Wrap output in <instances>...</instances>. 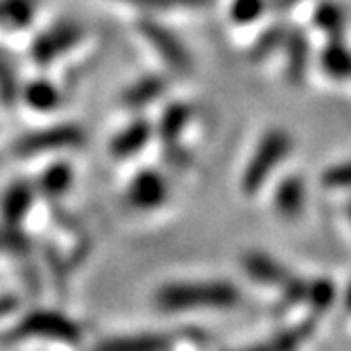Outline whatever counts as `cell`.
Masks as SVG:
<instances>
[{
    "label": "cell",
    "instance_id": "7402d4cb",
    "mask_svg": "<svg viewBox=\"0 0 351 351\" xmlns=\"http://www.w3.org/2000/svg\"><path fill=\"white\" fill-rule=\"evenodd\" d=\"M171 345L169 337L163 335H142V337H130V339H114V341H106L104 347L110 349H138V351H157V349H165Z\"/></svg>",
    "mask_w": 351,
    "mask_h": 351
},
{
    "label": "cell",
    "instance_id": "52a82bcc",
    "mask_svg": "<svg viewBox=\"0 0 351 351\" xmlns=\"http://www.w3.org/2000/svg\"><path fill=\"white\" fill-rule=\"evenodd\" d=\"M169 186L157 169H142L134 176L128 189L130 204L138 210H155L165 204Z\"/></svg>",
    "mask_w": 351,
    "mask_h": 351
},
{
    "label": "cell",
    "instance_id": "484cf974",
    "mask_svg": "<svg viewBox=\"0 0 351 351\" xmlns=\"http://www.w3.org/2000/svg\"><path fill=\"white\" fill-rule=\"evenodd\" d=\"M267 7V0H233L229 7V17L239 23V26H245V23L256 21Z\"/></svg>",
    "mask_w": 351,
    "mask_h": 351
},
{
    "label": "cell",
    "instance_id": "6da1fadb",
    "mask_svg": "<svg viewBox=\"0 0 351 351\" xmlns=\"http://www.w3.org/2000/svg\"><path fill=\"white\" fill-rule=\"evenodd\" d=\"M239 290L229 282L169 284L157 292V305L167 311L182 309H229L239 303Z\"/></svg>",
    "mask_w": 351,
    "mask_h": 351
},
{
    "label": "cell",
    "instance_id": "e575fe53",
    "mask_svg": "<svg viewBox=\"0 0 351 351\" xmlns=\"http://www.w3.org/2000/svg\"><path fill=\"white\" fill-rule=\"evenodd\" d=\"M347 218H349V220H351V202H349V204H347Z\"/></svg>",
    "mask_w": 351,
    "mask_h": 351
},
{
    "label": "cell",
    "instance_id": "3957f363",
    "mask_svg": "<svg viewBox=\"0 0 351 351\" xmlns=\"http://www.w3.org/2000/svg\"><path fill=\"white\" fill-rule=\"evenodd\" d=\"M290 148H292V138L284 130L267 132L241 173L243 193L245 195L258 193L265 186L267 178L273 173V169L278 167V163L290 153Z\"/></svg>",
    "mask_w": 351,
    "mask_h": 351
},
{
    "label": "cell",
    "instance_id": "7c38bea8",
    "mask_svg": "<svg viewBox=\"0 0 351 351\" xmlns=\"http://www.w3.org/2000/svg\"><path fill=\"white\" fill-rule=\"evenodd\" d=\"M191 117H193V110L184 102H171L163 110V114L159 119V125H157V132H159V138H161V142H163L165 148L180 146L182 132L186 130Z\"/></svg>",
    "mask_w": 351,
    "mask_h": 351
},
{
    "label": "cell",
    "instance_id": "8fae6325",
    "mask_svg": "<svg viewBox=\"0 0 351 351\" xmlns=\"http://www.w3.org/2000/svg\"><path fill=\"white\" fill-rule=\"evenodd\" d=\"M243 269L250 278H254L269 286H280V288L292 278V273L282 263H278L263 252H247L243 256Z\"/></svg>",
    "mask_w": 351,
    "mask_h": 351
},
{
    "label": "cell",
    "instance_id": "4316f807",
    "mask_svg": "<svg viewBox=\"0 0 351 351\" xmlns=\"http://www.w3.org/2000/svg\"><path fill=\"white\" fill-rule=\"evenodd\" d=\"M307 286H309V282L292 275V278L282 286V309H290L298 303H303L307 296Z\"/></svg>",
    "mask_w": 351,
    "mask_h": 351
},
{
    "label": "cell",
    "instance_id": "ba28073f",
    "mask_svg": "<svg viewBox=\"0 0 351 351\" xmlns=\"http://www.w3.org/2000/svg\"><path fill=\"white\" fill-rule=\"evenodd\" d=\"M282 49L286 51V81L290 85H303L307 70H309V60H311V47L309 38L300 28H290L286 30V38Z\"/></svg>",
    "mask_w": 351,
    "mask_h": 351
},
{
    "label": "cell",
    "instance_id": "2e32d148",
    "mask_svg": "<svg viewBox=\"0 0 351 351\" xmlns=\"http://www.w3.org/2000/svg\"><path fill=\"white\" fill-rule=\"evenodd\" d=\"M322 68L332 79H351V51L343 38H328V45L322 51Z\"/></svg>",
    "mask_w": 351,
    "mask_h": 351
},
{
    "label": "cell",
    "instance_id": "d6a6232c",
    "mask_svg": "<svg viewBox=\"0 0 351 351\" xmlns=\"http://www.w3.org/2000/svg\"><path fill=\"white\" fill-rule=\"evenodd\" d=\"M345 307L347 311H351V284L347 286V292H345Z\"/></svg>",
    "mask_w": 351,
    "mask_h": 351
},
{
    "label": "cell",
    "instance_id": "603a6c76",
    "mask_svg": "<svg viewBox=\"0 0 351 351\" xmlns=\"http://www.w3.org/2000/svg\"><path fill=\"white\" fill-rule=\"evenodd\" d=\"M313 328H315V324L311 319L309 322H300V324L292 326V328L282 330L278 337L271 341V347H275V349H294L298 345H303L313 335Z\"/></svg>",
    "mask_w": 351,
    "mask_h": 351
},
{
    "label": "cell",
    "instance_id": "d6986e66",
    "mask_svg": "<svg viewBox=\"0 0 351 351\" xmlns=\"http://www.w3.org/2000/svg\"><path fill=\"white\" fill-rule=\"evenodd\" d=\"M23 99H26V104L32 106L34 110L47 112V110H53L60 106L62 93L51 81L36 79V81H30L26 87H23Z\"/></svg>",
    "mask_w": 351,
    "mask_h": 351
},
{
    "label": "cell",
    "instance_id": "5b68a950",
    "mask_svg": "<svg viewBox=\"0 0 351 351\" xmlns=\"http://www.w3.org/2000/svg\"><path fill=\"white\" fill-rule=\"evenodd\" d=\"M83 34L85 32L77 21H60L36 36V40L32 43V49H30L32 60L40 66L51 64L62 53L70 51V49L83 38Z\"/></svg>",
    "mask_w": 351,
    "mask_h": 351
},
{
    "label": "cell",
    "instance_id": "7a4b0ae2",
    "mask_svg": "<svg viewBox=\"0 0 351 351\" xmlns=\"http://www.w3.org/2000/svg\"><path fill=\"white\" fill-rule=\"evenodd\" d=\"M81 328L64 313L51 309H38L28 313L11 330L0 337V345H15L26 339H53L74 345L81 341Z\"/></svg>",
    "mask_w": 351,
    "mask_h": 351
},
{
    "label": "cell",
    "instance_id": "4fadbf2b",
    "mask_svg": "<svg viewBox=\"0 0 351 351\" xmlns=\"http://www.w3.org/2000/svg\"><path fill=\"white\" fill-rule=\"evenodd\" d=\"M305 208V182L296 178V176H288L280 186L275 189V210L282 218H296Z\"/></svg>",
    "mask_w": 351,
    "mask_h": 351
},
{
    "label": "cell",
    "instance_id": "8992f818",
    "mask_svg": "<svg viewBox=\"0 0 351 351\" xmlns=\"http://www.w3.org/2000/svg\"><path fill=\"white\" fill-rule=\"evenodd\" d=\"M138 30L173 70H178V72L191 70V56L186 51V47L178 40V36H176L169 28H165L163 23L150 19V17H144L138 23Z\"/></svg>",
    "mask_w": 351,
    "mask_h": 351
},
{
    "label": "cell",
    "instance_id": "ffe728a7",
    "mask_svg": "<svg viewBox=\"0 0 351 351\" xmlns=\"http://www.w3.org/2000/svg\"><path fill=\"white\" fill-rule=\"evenodd\" d=\"M335 296H337V290H335V284L330 280H313L309 282L307 286V296L305 300L309 303L311 311L315 315H322L324 311H328L335 303Z\"/></svg>",
    "mask_w": 351,
    "mask_h": 351
},
{
    "label": "cell",
    "instance_id": "d4e9b609",
    "mask_svg": "<svg viewBox=\"0 0 351 351\" xmlns=\"http://www.w3.org/2000/svg\"><path fill=\"white\" fill-rule=\"evenodd\" d=\"M0 250L11 252L15 256H28L32 250V241L21 233L19 227L5 224V229L0 231Z\"/></svg>",
    "mask_w": 351,
    "mask_h": 351
},
{
    "label": "cell",
    "instance_id": "44dd1931",
    "mask_svg": "<svg viewBox=\"0 0 351 351\" xmlns=\"http://www.w3.org/2000/svg\"><path fill=\"white\" fill-rule=\"evenodd\" d=\"M284 38H286V28L284 26H271L269 30H265L250 49V60L252 62H263L267 60L269 56H273L278 49L284 45Z\"/></svg>",
    "mask_w": 351,
    "mask_h": 351
},
{
    "label": "cell",
    "instance_id": "836d02e7",
    "mask_svg": "<svg viewBox=\"0 0 351 351\" xmlns=\"http://www.w3.org/2000/svg\"><path fill=\"white\" fill-rule=\"evenodd\" d=\"M125 3H132V5H140V7H144V0H125Z\"/></svg>",
    "mask_w": 351,
    "mask_h": 351
},
{
    "label": "cell",
    "instance_id": "e0dca14e",
    "mask_svg": "<svg viewBox=\"0 0 351 351\" xmlns=\"http://www.w3.org/2000/svg\"><path fill=\"white\" fill-rule=\"evenodd\" d=\"M70 184H72V167L68 163H53L40 173L36 189L43 197L56 202L64 193H68Z\"/></svg>",
    "mask_w": 351,
    "mask_h": 351
},
{
    "label": "cell",
    "instance_id": "f546056e",
    "mask_svg": "<svg viewBox=\"0 0 351 351\" xmlns=\"http://www.w3.org/2000/svg\"><path fill=\"white\" fill-rule=\"evenodd\" d=\"M212 0H144V7L148 9H163V7H204Z\"/></svg>",
    "mask_w": 351,
    "mask_h": 351
},
{
    "label": "cell",
    "instance_id": "f1b7e54d",
    "mask_svg": "<svg viewBox=\"0 0 351 351\" xmlns=\"http://www.w3.org/2000/svg\"><path fill=\"white\" fill-rule=\"evenodd\" d=\"M324 186L328 189H351V161L335 165L324 171Z\"/></svg>",
    "mask_w": 351,
    "mask_h": 351
},
{
    "label": "cell",
    "instance_id": "9c48e42d",
    "mask_svg": "<svg viewBox=\"0 0 351 351\" xmlns=\"http://www.w3.org/2000/svg\"><path fill=\"white\" fill-rule=\"evenodd\" d=\"M32 202H34V186L30 182H26V180L13 182L5 191L3 204H0L5 224H11V227H19L21 220L26 218L28 210L32 208Z\"/></svg>",
    "mask_w": 351,
    "mask_h": 351
},
{
    "label": "cell",
    "instance_id": "ac0fdd59",
    "mask_svg": "<svg viewBox=\"0 0 351 351\" xmlns=\"http://www.w3.org/2000/svg\"><path fill=\"white\" fill-rule=\"evenodd\" d=\"M313 23L328 38H343L345 36V23H347L345 11L339 3H332V0H322V3L315 7Z\"/></svg>",
    "mask_w": 351,
    "mask_h": 351
},
{
    "label": "cell",
    "instance_id": "4dcf8cb0",
    "mask_svg": "<svg viewBox=\"0 0 351 351\" xmlns=\"http://www.w3.org/2000/svg\"><path fill=\"white\" fill-rule=\"evenodd\" d=\"M17 307H19L17 296H13V294H3V296H0V317L11 315Z\"/></svg>",
    "mask_w": 351,
    "mask_h": 351
},
{
    "label": "cell",
    "instance_id": "83f0119b",
    "mask_svg": "<svg viewBox=\"0 0 351 351\" xmlns=\"http://www.w3.org/2000/svg\"><path fill=\"white\" fill-rule=\"evenodd\" d=\"M45 256H47V263L51 267V275H53V282L58 286V290L62 292L66 282H68V261L58 252L53 245H47L45 247Z\"/></svg>",
    "mask_w": 351,
    "mask_h": 351
},
{
    "label": "cell",
    "instance_id": "277c9868",
    "mask_svg": "<svg viewBox=\"0 0 351 351\" xmlns=\"http://www.w3.org/2000/svg\"><path fill=\"white\" fill-rule=\"evenodd\" d=\"M83 142H85V132L79 125L66 123V125H53V128L21 136L13 144V150L19 157H34L43 153H51V150L81 146Z\"/></svg>",
    "mask_w": 351,
    "mask_h": 351
},
{
    "label": "cell",
    "instance_id": "9a60e30c",
    "mask_svg": "<svg viewBox=\"0 0 351 351\" xmlns=\"http://www.w3.org/2000/svg\"><path fill=\"white\" fill-rule=\"evenodd\" d=\"M167 83L159 74H148V77H142L138 83H134L132 87H128V91L123 93V104L130 108H142L150 102H155L157 97L163 95Z\"/></svg>",
    "mask_w": 351,
    "mask_h": 351
},
{
    "label": "cell",
    "instance_id": "5bb4252c",
    "mask_svg": "<svg viewBox=\"0 0 351 351\" xmlns=\"http://www.w3.org/2000/svg\"><path fill=\"white\" fill-rule=\"evenodd\" d=\"M38 0H0V26L7 30L28 28L36 17Z\"/></svg>",
    "mask_w": 351,
    "mask_h": 351
},
{
    "label": "cell",
    "instance_id": "1f68e13d",
    "mask_svg": "<svg viewBox=\"0 0 351 351\" xmlns=\"http://www.w3.org/2000/svg\"><path fill=\"white\" fill-rule=\"evenodd\" d=\"M298 3V0H275V7H278V9H290V7H294Z\"/></svg>",
    "mask_w": 351,
    "mask_h": 351
},
{
    "label": "cell",
    "instance_id": "30bf717a",
    "mask_svg": "<svg viewBox=\"0 0 351 351\" xmlns=\"http://www.w3.org/2000/svg\"><path fill=\"white\" fill-rule=\"evenodd\" d=\"M150 134H153V125H150L146 119H136L112 138L110 153L117 159H128V157L140 153V150L146 146V142L150 140Z\"/></svg>",
    "mask_w": 351,
    "mask_h": 351
},
{
    "label": "cell",
    "instance_id": "cb8c5ba5",
    "mask_svg": "<svg viewBox=\"0 0 351 351\" xmlns=\"http://www.w3.org/2000/svg\"><path fill=\"white\" fill-rule=\"evenodd\" d=\"M17 72L11 60L0 51V102L11 106L17 99Z\"/></svg>",
    "mask_w": 351,
    "mask_h": 351
}]
</instances>
